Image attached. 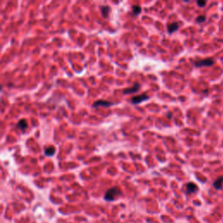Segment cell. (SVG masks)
I'll return each mask as SVG.
<instances>
[{"instance_id": "14", "label": "cell", "mask_w": 223, "mask_h": 223, "mask_svg": "<svg viewBox=\"0 0 223 223\" xmlns=\"http://www.w3.org/2000/svg\"><path fill=\"white\" fill-rule=\"evenodd\" d=\"M197 4L200 7H203L206 4V1H197Z\"/></svg>"}, {"instance_id": "11", "label": "cell", "mask_w": 223, "mask_h": 223, "mask_svg": "<svg viewBox=\"0 0 223 223\" xmlns=\"http://www.w3.org/2000/svg\"><path fill=\"white\" fill-rule=\"evenodd\" d=\"M132 10H133V15H135V16L139 15L141 12V7L140 5H133L132 6Z\"/></svg>"}, {"instance_id": "8", "label": "cell", "mask_w": 223, "mask_h": 223, "mask_svg": "<svg viewBox=\"0 0 223 223\" xmlns=\"http://www.w3.org/2000/svg\"><path fill=\"white\" fill-rule=\"evenodd\" d=\"M223 186V175L222 176H220L219 178H217L215 180V181L214 182V188L217 190L219 189H222Z\"/></svg>"}, {"instance_id": "10", "label": "cell", "mask_w": 223, "mask_h": 223, "mask_svg": "<svg viewBox=\"0 0 223 223\" xmlns=\"http://www.w3.org/2000/svg\"><path fill=\"white\" fill-rule=\"evenodd\" d=\"M55 151H56L55 147H48V148L45 150L44 154H45L46 156H52V155L55 154Z\"/></svg>"}, {"instance_id": "7", "label": "cell", "mask_w": 223, "mask_h": 223, "mask_svg": "<svg viewBox=\"0 0 223 223\" xmlns=\"http://www.w3.org/2000/svg\"><path fill=\"white\" fill-rule=\"evenodd\" d=\"M186 189H187V193L188 194H193V193H195L198 190V188H197V186L195 183L190 182V183L187 184Z\"/></svg>"}, {"instance_id": "6", "label": "cell", "mask_w": 223, "mask_h": 223, "mask_svg": "<svg viewBox=\"0 0 223 223\" xmlns=\"http://www.w3.org/2000/svg\"><path fill=\"white\" fill-rule=\"evenodd\" d=\"M179 28H180V24L177 23V22H174V23H171V24H167V31H168L169 34H172L174 31H178Z\"/></svg>"}, {"instance_id": "1", "label": "cell", "mask_w": 223, "mask_h": 223, "mask_svg": "<svg viewBox=\"0 0 223 223\" xmlns=\"http://www.w3.org/2000/svg\"><path fill=\"white\" fill-rule=\"evenodd\" d=\"M120 194H121V191L118 187L112 188H110L106 191V193L105 195V200L107 201H114L118 196L120 195Z\"/></svg>"}, {"instance_id": "9", "label": "cell", "mask_w": 223, "mask_h": 223, "mask_svg": "<svg viewBox=\"0 0 223 223\" xmlns=\"http://www.w3.org/2000/svg\"><path fill=\"white\" fill-rule=\"evenodd\" d=\"M27 126H28V125H27V121L25 119H21L17 123V127L19 129H21V131H24L27 128Z\"/></svg>"}, {"instance_id": "5", "label": "cell", "mask_w": 223, "mask_h": 223, "mask_svg": "<svg viewBox=\"0 0 223 223\" xmlns=\"http://www.w3.org/2000/svg\"><path fill=\"white\" fill-rule=\"evenodd\" d=\"M140 84L136 83V84L133 85V86L125 89V90L123 91V93H124V94H132V93H133V92H138L139 89H140Z\"/></svg>"}, {"instance_id": "4", "label": "cell", "mask_w": 223, "mask_h": 223, "mask_svg": "<svg viewBox=\"0 0 223 223\" xmlns=\"http://www.w3.org/2000/svg\"><path fill=\"white\" fill-rule=\"evenodd\" d=\"M113 105L112 102L110 101H106V100H97L93 103L92 106L93 107H99V106H103V107H109Z\"/></svg>"}, {"instance_id": "12", "label": "cell", "mask_w": 223, "mask_h": 223, "mask_svg": "<svg viewBox=\"0 0 223 223\" xmlns=\"http://www.w3.org/2000/svg\"><path fill=\"white\" fill-rule=\"evenodd\" d=\"M101 11H102L103 16L105 17H107L108 14H109V11H110V7L109 6H102L101 7Z\"/></svg>"}, {"instance_id": "15", "label": "cell", "mask_w": 223, "mask_h": 223, "mask_svg": "<svg viewBox=\"0 0 223 223\" xmlns=\"http://www.w3.org/2000/svg\"><path fill=\"white\" fill-rule=\"evenodd\" d=\"M168 117H169V118H171V117H172V114H170V113H169V114H168Z\"/></svg>"}, {"instance_id": "13", "label": "cell", "mask_w": 223, "mask_h": 223, "mask_svg": "<svg viewBox=\"0 0 223 223\" xmlns=\"http://www.w3.org/2000/svg\"><path fill=\"white\" fill-rule=\"evenodd\" d=\"M206 21V17L205 16H199L197 18H196V22L197 23H203Z\"/></svg>"}, {"instance_id": "2", "label": "cell", "mask_w": 223, "mask_h": 223, "mask_svg": "<svg viewBox=\"0 0 223 223\" xmlns=\"http://www.w3.org/2000/svg\"><path fill=\"white\" fill-rule=\"evenodd\" d=\"M215 64V61L213 58H205V59H201V60H198L196 62H195V65L196 67H205V66H212Z\"/></svg>"}, {"instance_id": "3", "label": "cell", "mask_w": 223, "mask_h": 223, "mask_svg": "<svg viewBox=\"0 0 223 223\" xmlns=\"http://www.w3.org/2000/svg\"><path fill=\"white\" fill-rule=\"evenodd\" d=\"M149 99V97L146 94V93H143L141 95H139V96H135V97H133L132 99V103L133 105H138L143 101H146Z\"/></svg>"}]
</instances>
